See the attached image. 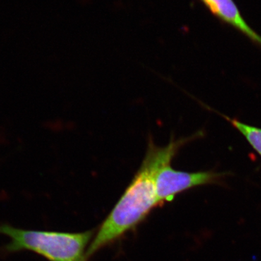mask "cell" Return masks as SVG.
Segmentation results:
<instances>
[{"label": "cell", "instance_id": "cell-2", "mask_svg": "<svg viewBox=\"0 0 261 261\" xmlns=\"http://www.w3.org/2000/svg\"><path fill=\"white\" fill-rule=\"evenodd\" d=\"M0 234L10 242L1 247L5 255L22 251L32 252L48 261H86V248L93 231L81 233L59 232L25 229L0 224Z\"/></svg>", "mask_w": 261, "mask_h": 261}, {"label": "cell", "instance_id": "cell-4", "mask_svg": "<svg viewBox=\"0 0 261 261\" xmlns=\"http://www.w3.org/2000/svg\"><path fill=\"white\" fill-rule=\"evenodd\" d=\"M209 11L221 21L237 29L261 47V36L245 20L233 0H200Z\"/></svg>", "mask_w": 261, "mask_h": 261}, {"label": "cell", "instance_id": "cell-3", "mask_svg": "<svg viewBox=\"0 0 261 261\" xmlns=\"http://www.w3.org/2000/svg\"><path fill=\"white\" fill-rule=\"evenodd\" d=\"M227 173L215 171L187 172L173 169L171 164L159 170L155 179L158 205L173 200L178 194L202 185L217 184Z\"/></svg>", "mask_w": 261, "mask_h": 261}, {"label": "cell", "instance_id": "cell-1", "mask_svg": "<svg viewBox=\"0 0 261 261\" xmlns=\"http://www.w3.org/2000/svg\"><path fill=\"white\" fill-rule=\"evenodd\" d=\"M202 135V132H198L177 140L171 138L169 144L165 147L156 145L149 136L147 151L140 168L121 199L101 225L93 241L87 248L86 259L134 229L154 207H157L155 179L159 170L171 164L182 147Z\"/></svg>", "mask_w": 261, "mask_h": 261}, {"label": "cell", "instance_id": "cell-5", "mask_svg": "<svg viewBox=\"0 0 261 261\" xmlns=\"http://www.w3.org/2000/svg\"><path fill=\"white\" fill-rule=\"evenodd\" d=\"M219 115L224 117L225 119L227 120L237 130H238L245 137L252 148L261 156V128L246 124L234 118H230L229 117L221 113H219Z\"/></svg>", "mask_w": 261, "mask_h": 261}]
</instances>
